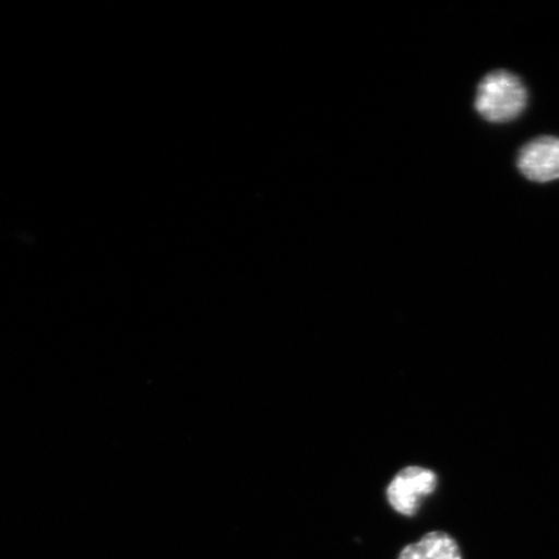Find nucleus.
Instances as JSON below:
<instances>
[{
  "mask_svg": "<svg viewBox=\"0 0 559 559\" xmlns=\"http://www.w3.org/2000/svg\"><path fill=\"white\" fill-rule=\"evenodd\" d=\"M528 103V93L520 76L508 70H495L480 81L475 109L491 123H508L519 118Z\"/></svg>",
  "mask_w": 559,
  "mask_h": 559,
  "instance_id": "f257e3e1",
  "label": "nucleus"
},
{
  "mask_svg": "<svg viewBox=\"0 0 559 559\" xmlns=\"http://www.w3.org/2000/svg\"><path fill=\"white\" fill-rule=\"evenodd\" d=\"M519 169L536 183L559 179V138L540 136L523 146L519 156Z\"/></svg>",
  "mask_w": 559,
  "mask_h": 559,
  "instance_id": "f03ea898",
  "label": "nucleus"
},
{
  "mask_svg": "<svg viewBox=\"0 0 559 559\" xmlns=\"http://www.w3.org/2000/svg\"><path fill=\"white\" fill-rule=\"evenodd\" d=\"M388 498L391 507L404 515H414L419 506V496L407 480L400 474L391 481L388 488Z\"/></svg>",
  "mask_w": 559,
  "mask_h": 559,
  "instance_id": "7ed1b4c3",
  "label": "nucleus"
},
{
  "mask_svg": "<svg viewBox=\"0 0 559 559\" xmlns=\"http://www.w3.org/2000/svg\"><path fill=\"white\" fill-rule=\"evenodd\" d=\"M418 544L428 559H463L456 542L444 533L425 535Z\"/></svg>",
  "mask_w": 559,
  "mask_h": 559,
  "instance_id": "20e7f679",
  "label": "nucleus"
},
{
  "mask_svg": "<svg viewBox=\"0 0 559 559\" xmlns=\"http://www.w3.org/2000/svg\"><path fill=\"white\" fill-rule=\"evenodd\" d=\"M401 477L408 481L418 493L419 498L429 496L436 491L437 475L424 467L409 466L400 473Z\"/></svg>",
  "mask_w": 559,
  "mask_h": 559,
  "instance_id": "39448f33",
  "label": "nucleus"
},
{
  "mask_svg": "<svg viewBox=\"0 0 559 559\" xmlns=\"http://www.w3.org/2000/svg\"><path fill=\"white\" fill-rule=\"evenodd\" d=\"M400 559H428L419 544H412L402 550Z\"/></svg>",
  "mask_w": 559,
  "mask_h": 559,
  "instance_id": "423d86ee",
  "label": "nucleus"
}]
</instances>
